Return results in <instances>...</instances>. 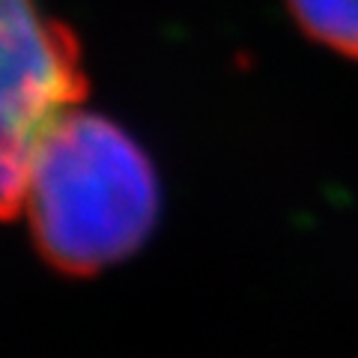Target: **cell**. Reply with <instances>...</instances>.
<instances>
[{
    "instance_id": "1",
    "label": "cell",
    "mask_w": 358,
    "mask_h": 358,
    "mask_svg": "<svg viewBox=\"0 0 358 358\" xmlns=\"http://www.w3.org/2000/svg\"><path fill=\"white\" fill-rule=\"evenodd\" d=\"M159 206V176L141 143L108 117L75 108L42 141L21 212L45 263L90 278L150 239Z\"/></svg>"
},
{
    "instance_id": "2",
    "label": "cell",
    "mask_w": 358,
    "mask_h": 358,
    "mask_svg": "<svg viewBox=\"0 0 358 358\" xmlns=\"http://www.w3.org/2000/svg\"><path fill=\"white\" fill-rule=\"evenodd\" d=\"M84 96L75 33L42 0H0V221L21 215L42 141Z\"/></svg>"
},
{
    "instance_id": "3",
    "label": "cell",
    "mask_w": 358,
    "mask_h": 358,
    "mask_svg": "<svg viewBox=\"0 0 358 358\" xmlns=\"http://www.w3.org/2000/svg\"><path fill=\"white\" fill-rule=\"evenodd\" d=\"M310 39L358 60V0H287Z\"/></svg>"
}]
</instances>
